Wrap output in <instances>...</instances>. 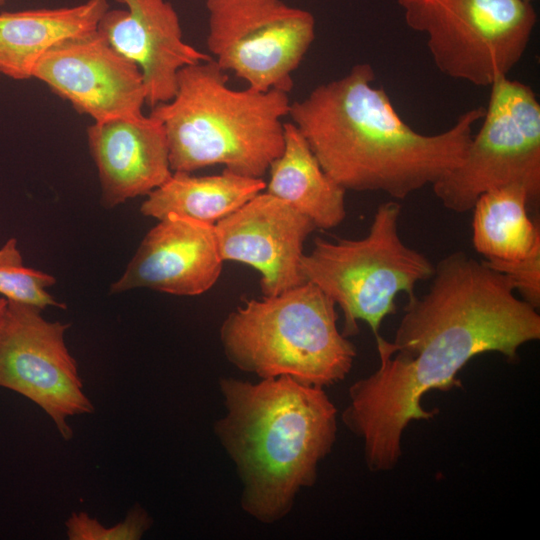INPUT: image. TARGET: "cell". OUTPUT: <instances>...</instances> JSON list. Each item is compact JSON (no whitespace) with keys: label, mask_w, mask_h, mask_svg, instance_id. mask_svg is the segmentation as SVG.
<instances>
[{"label":"cell","mask_w":540,"mask_h":540,"mask_svg":"<svg viewBox=\"0 0 540 540\" xmlns=\"http://www.w3.org/2000/svg\"><path fill=\"white\" fill-rule=\"evenodd\" d=\"M431 278L426 294L409 298L394 339L375 336L379 368L348 391L342 421L363 440L371 472L392 470L404 429L438 412L422 407L424 394L461 387L456 376L477 355L497 352L516 362L522 345L540 339L538 309L483 261L456 251L435 265Z\"/></svg>","instance_id":"1"},{"label":"cell","mask_w":540,"mask_h":540,"mask_svg":"<svg viewBox=\"0 0 540 540\" xmlns=\"http://www.w3.org/2000/svg\"><path fill=\"white\" fill-rule=\"evenodd\" d=\"M374 81L372 66L357 64L291 103L288 115L324 172L344 190L403 200L462 162L485 107L465 111L443 132L423 134L403 121Z\"/></svg>","instance_id":"2"},{"label":"cell","mask_w":540,"mask_h":540,"mask_svg":"<svg viewBox=\"0 0 540 540\" xmlns=\"http://www.w3.org/2000/svg\"><path fill=\"white\" fill-rule=\"evenodd\" d=\"M218 385L225 414L214 432L240 479V505L261 523L280 521L315 484L336 442L337 409L324 388L288 376Z\"/></svg>","instance_id":"3"},{"label":"cell","mask_w":540,"mask_h":540,"mask_svg":"<svg viewBox=\"0 0 540 540\" xmlns=\"http://www.w3.org/2000/svg\"><path fill=\"white\" fill-rule=\"evenodd\" d=\"M213 59L178 72L174 97L151 108L163 124L173 172L224 165L262 178L284 148L287 92L234 90Z\"/></svg>","instance_id":"4"},{"label":"cell","mask_w":540,"mask_h":540,"mask_svg":"<svg viewBox=\"0 0 540 540\" xmlns=\"http://www.w3.org/2000/svg\"><path fill=\"white\" fill-rule=\"evenodd\" d=\"M335 302L307 281L275 296L252 299L220 327L228 361L260 377L288 376L325 388L349 374L355 346L337 327Z\"/></svg>","instance_id":"5"},{"label":"cell","mask_w":540,"mask_h":540,"mask_svg":"<svg viewBox=\"0 0 540 540\" xmlns=\"http://www.w3.org/2000/svg\"><path fill=\"white\" fill-rule=\"evenodd\" d=\"M400 216L397 201L381 203L366 236L335 242L316 238L311 252L302 257L306 281L342 310L345 337L359 333V321L379 335L382 321L396 312L397 295L413 297L417 284L433 276L435 265L401 239Z\"/></svg>","instance_id":"6"},{"label":"cell","mask_w":540,"mask_h":540,"mask_svg":"<svg viewBox=\"0 0 540 540\" xmlns=\"http://www.w3.org/2000/svg\"><path fill=\"white\" fill-rule=\"evenodd\" d=\"M406 25L426 35L444 75L490 87L525 54L537 23L532 0H398Z\"/></svg>","instance_id":"7"},{"label":"cell","mask_w":540,"mask_h":540,"mask_svg":"<svg viewBox=\"0 0 540 540\" xmlns=\"http://www.w3.org/2000/svg\"><path fill=\"white\" fill-rule=\"evenodd\" d=\"M482 125L462 162L432 185L453 212L472 210L489 190L518 184L531 202L540 196V103L527 84L508 76L490 86Z\"/></svg>","instance_id":"8"},{"label":"cell","mask_w":540,"mask_h":540,"mask_svg":"<svg viewBox=\"0 0 540 540\" xmlns=\"http://www.w3.org/2000/svg\"><path fill=\"white\" fill-rule=\"evenodd\" d=\"M207 48L224 71L257 91L289 93L315 38V19L283 0H206Z\"/></svg>","instance_id":"9"},{"label":"cell","mask_w":540,"mask_h":540,"mask_svg":"<svg viewBox=\"0 0 540 540\" xmlns=\"http://www.w3.org/2000/svg\"><path fill=\"white\" fill-rule=\"evenodd\" d=\"M40 311L7 300L0 320V387L36 403L70 440L73 431L66 419L91 413L94 407L65 345L68 325L47 321Z\"/></svg>","instance_id":"10"},{"label":"cell","mask_w":540,"mask_h":540,"mask_svg":"<svg viewBox=\"0 0 540 540\" xmlns=\"http://www.w3.org/2000/svg\"><path fill=\"white\" fill-rule=\"evenodd\" d=\"M32 78L45 83L94 122L145 116L141 70L97 29L69 37L49 49L36 64Z\"/></svg>","instance_id":"11"},{"label":"cell","mask_w":540,"mask_h":540,"mask_svg":"<svg viewBox=\"0 0 540 540\" xmlns=\"http://www.w3.org/2000/svg\"><path fill=\"white\" fill-rule=\"evenodd\" d=\"M221 257L256 269L263 296H275L306 279L303 246L315 224L290 204L260 192L214 224Z\"/></svg>","instance_id":"12"},{"label":"cell","mask_w":540,"mask_h":540,"mask_svg":"<svg viewBox=\"0 0 540 540\" xmlns=\"http://www.w3.org/2000/svg\"><path fill=\"white\" fill-rule=\"evenodd\" d=\"M159 221L146 234L111 292L149 288L192 296L216 283L224 260L214 224L175 214Z\"/></svg>","instance_id":"13"},{"label":"cell","mask_w":540,"mask_h":540,"mask_svg":"<svg viewBox=\"0 0 540 540\" xmlns=\"http://www.w3.org/2000/svg\"><path fill=\"white\" fill-rule=\"evenodd\" d=\"M127 6L108 9L97 30L120 54L141 70L146 105L170 101L177 89L178 72L212 59L183 40L177 12L166 0H116Z\"/></svg>","instance_id":"14"},{"label":"cell","mask_w":540,"mask_h":540,"mask_svg":"<svg viewBox=\"0 0 540 540\" xmlns=\"http://www.w3.org/2000/svg\"><path fill=\"white\" fill-rule=\"evenodd\" d=\"M87 137L106 207L148 195L173 173L164 126L151 114L94 122Z\"/></svg>","instance_id":"15"},{"label":"cell","mask_w":540,"mask_h":540,"mask_svg":"<svg viewBox=\"0 0 540 540\" xmlns=\"http://www.w3.org/2000/svg\"><path fill=\"white\" fill-rule=\"evenodd\" d=\"M109 9L108 0L54 9H34L0 14V73L26 80L40 58L59 42L95 30Z\"/></svg>","instance_id":"16"},{"label":"cell","mask_w":540,"mask_h":540,"mask_svg":"<svg viewBox=\"0 0 540 540\" xmlns=\"http://www.w3.org/2000/svg\"><path fill=\"white\" fill-rule=\"evenodd\" d=\"M268 171L266 192L307 216L316 228L331 229L344 221L346 190L324 172L291 122L284 123V148Z\"/></svg>","instance_id":"17"},{"label":"cell","mask_w":540,"mask_h":540,"mask_svg":"<svg viewBox=\"0 0 540 540\" xmlns=\"http://www.w3.org/2000/svg\"><path fill=\"white\" fill-rule=\"evenodd\" d=\"M265 188L262 178L243 176L226 169L211 176L173 172L166 182L148 194L140 211L144 216L158 220L175 214L215 224Z\"/></svg>","instance_id":"18"},{"label":"cell","mask_w":540,"mask_h":540,"mask_svg":"<svg viewBox=\"0 0 540 540\" xmlns=\"http://www.w3.org/2000/svg\"><path fill=\"white\" fill-rule=\"evenodd\" d=\"M527 190L518 184L495 188L475 202L472 243L484 260H515L540 244L538 224L527 213Z\"/></svg>","instance_id":"19"},{"label":"cell","mask_w":540,"mask_h":540,"mask_svg":"<svg viewBox=\"0 0 540 540\" xmlns=\"http://www.w3.org/2000/svg\"><path fill=\"white\" fill-rule=\"evenodd\" d=\"M55 278L45 272L25 267L17 248V241L10 238L0 248V294L15 301L43 309L62 306L48 292Z\"/></svg>","instance_id":"20"},{"label":"cell","mask_w":540,"mask_h":540,"mask_svg":"<svg viewBox=\"0 0 540 540\" xmlns=\"http://www.w3.org/2000/svg\"><path fill=\"white\" fill-rule=\"evenodd\" d=\"M151 524L149 514L140 506H135L122 522L109 528L85 512L73 513L66 522V528L71 540H137Z\"/></svg>","instance_id":"21"},{"label":"cell","mask_w":540,"mask_h":540,"mask_svg":"<svg viewBox=\"0 0 540 540\" xmlns=\"http://www.w3.org/2000/svg\"><path fill=\"white\" fill-rule=\"evenodd\" d=\"M492 270L507 276L515 291L534 308L540 307V244L531 252L515 260H483Z\"/></svg>","instance_id":"22"},{"label":"cell","mask_w":540,"mask_h":540,"mask_svg":"<svg viewBox=\"0 0 540 540\" xmlns=\"http://www.w3.org/2000/svg\"><path fill=\"white\" fill-rule=\"evenodd\" d=\"M6 305H7V299L6 298H0V320H1V317H2V315L4 313Z\"/></svg>","instance_id":"23"},{"label":"cell","mask_w":540,"mask_h":540,"mask_svg":"<svg viewBox=\"0 0 540 540\" xmlns=\"http://www.w3.org/2000/svg\"><path fill=\"white\" fill-rule=\"evenodd\" d=\"M6 0H0V6L4 5Z\"/></svg>","instance_id":"24"}]
</instances>
